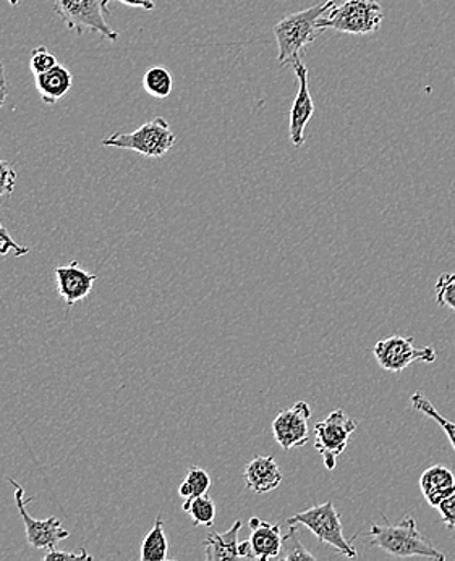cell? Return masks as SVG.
<instances>
[{"instance_id":"obj_16","label":"cell","mask_w":455,"mask_h":561,"mask_svg":"<svg viewBox=\"0 0 455 561\" xmlns=\"http://www.w3.org/2000/svg\"><path fill=\"white\" fill-rule=\"evenodd\" d=\"M71 84H73V77H71L69 68L60 66V64L44 73L36 75L37 93H39L41 101L47 105H54L57 101L62 100L69 93Z\"/></svg>"},{"instance_id":"obj_21","label":"cell","mask_w":455,"mask_h":561,"mask_svg":"<svg viewBox=\"0 0 455 561\" xmlns=\"http://www.w3.org/2000/svg\"><path fill=\"white\" fill-rule=\"evenodd\" d=\"M211 488V476L206 469L200 466H192L186 472L185 481L180 484L179 495L183 500L195 499V496L208 494Z\"/></svg>"},{"instance_id":"obj_4","label":"cell","mask_w":455,"mask_h":561,"mask_svg":"<svg viewBox=\"0 0 455 561\" xmlns=\"http://www.w3.org/2000/svg\"><path fill=\"white\" fill-rule=\"evenodd\" d=\"M177 138L166 118L156 117L132 133H112L103 139L107 148L128 149L148 159H162L172 148Z\"/></svg>"},{"instance_id":"obj_25","label":"cell","mask_w":455,"mask_h":561,"mask_svg":"<svg viewBox=\"0 0 455 561\" xmlns=\"http://www.w3.org/2000/svg\"><path fill=\"white\" fill-rule=\"evenodd\" d=\"M54 66H57L56 57L49 53L46 46H39L32 50L30 68H32L33 73H44V71L50 70Z\"/></svg>"},{"instance_id":"obj_6","label":"cell","mask_w":455,"mask_h":561,"mask_svg":"<svg viewBox=\"0 0 455 561\" xmlns=\"http://www.w3.org/2000/svg\"><path fill=\"white\" fill-rule=\"evenodd\" d=\"M54 12L78 36L91 32L112 43L118 39V33L105 22L104 15H109V12L104 9L103 0H54Z\"/></svg>"},{"instance_id":"obj_28","label":"cell","mask_w":455,"mask_h":561,"mask_svg":"<svg viewBox=\"0 0 455 561\" xmlns=\"http://www.w3.org/2000/svg\"><path fill=\"white\" fill-rule=\"evenodd\" d=\"M441 522L450 529H455V494L447 496L437 505Z\"/></svg>"},{"instance_id":"obj_29","label":"cell","mask_w":455,"mask_h":561,"mask_svg":"<svg viewBox=\"0 0 455 561\" xmlns=\"http://www.w3.org/2000/svg\"><path fill=\"white\" fill-rule=\"evenodd\" d=\"M46 561H59V560H93V556L87 552V549H81L80 553L71 552H59L57 549L47 550Z\"/></svg>"},{"instance_id":"obj_19","label":"cell","mask_w":455,"mask_h":561,"mask_svg":"<svg viewBox=\"0 0 455 561\" xmlns=\"http://www.w3.org/2000/svg\"><path fill=\"white\" fill-rule=\"evenodd\" d=\"M143 88L152 98L164 100V98L171 96L174 78H172L168 68L151 67L146 70L145 77H143Z\"/></svg>"},{"instance_id":"obj_30","label":"cell","mask_w":455,"mask_h":561,"mask_svg":"<svg viewBox=\"0 0 455 561\" xmlns=\"http://www.w3.org/2000/svg\"><path fill=\"white\" fill-rule=\"evenodd\" d=\"M7 96H9V87H7L5 70L3 64L0 62V108L5 104Z\"/></svg>"},{"instance_id":"obj_17","label":"cell","mask_w":455,"mask_h":561,"mask_svg":"<svg viewBox=\"0 0 455 561\" xmlns=\"http://www.w3.org/2000/svg\"><path fill=\"white\" fill-rule=\"evenodd\" d=\"M243 523L237 519L226 533H211L206 537L205 559L208 561L239 560V533Z\"/></svg>"},{"instance_id":"obj_11","label":"cell","mask_w":455,"mask_h":561,"mask_svg":"<svg viewBox=\"0 0 455 561\" xmlns=\"http://www.w3.org/2000/svg\"><path fill=\"white\" fill-rule=\"evenodd\" d=\"M292 68H294L295 77L298 80V91L291 108L288 135H291L292 145L295 148H302L305 145V130H307L308 122L315 115V102L311 98L310 88H308V70L304 60H298Z\"/></svg>"},{"instance_id":"obj_10","label":"cell","mask_w":455,"mask_h":561,"mask_svg":"<svg viewBox=\"0 0 455 561\" xmlns=\"http://www.w3.org/2000/svg\"><path fill=\"white\" fill-rule=\"evenodd\" d=\"M311 408L307 401H297L294 407L282 411L273 421V435L285 451L304 447L310 440L308 420Z\"/></svg>"},{"instance_id":"obj_7","label":"cell","mask_w":455,"mask_h":561,"mask_svg":"<svg viewBox=\"0 0 455 561\" xmlns=\"http://www.w3.org/2000/svg\"><path fill=\"white\" fill-rule=\"evenodd\" d=\"M359 421L349 416L344 410H335L321 423L315 424V448L325 461L329 471H334L338 458L344 454Z\"/></svg>"},{"instance_id":"obj_22","label":"cell","mask_w":455,"mask_h":561,"mask_svg":"<svg viewBox=\"0 0 455 561\" xmlns=\"http://www.w3.org/2000/svg\"><path fill=\"white\" fill-rule=\"evenodd\" d=\"M412 407L420 411V413H423L424 416L431 417L434 423L440 424L441 430L446 432L447 437H450L451 445H453L455 451V424L453 421L446 420L421 392L413 393Z\"/></svg>"},{"instance_id":"obj_20","label":"cell","mask_w":455,"mask_h":561,"mask_svg":"<svg viewBox=\"0 0 455 561\" xmlns=\"http://www.w3.org/2000/svg\"><path fill=\"white\" fill-rule=\"evenodd\" d=\"M183 512L189 513L193 519V526H213L216 519V503L208 494L183 500Z\"/></svg>"},{"instance_id":"obj_18","label":"cell","mask_w":455,"mask_h":561,"mask_svg":"<svg viewBox=\"0 0 455 561\" xmlns=\"http://www.w3.org/2000/svg\"><path fill=\"white\" fill-rule=\"evenodd\" d=\"M140 559L141 561H166L169 559V540L161 516L156 518L155 526L143 540Z\"/></svg>"},{"instance_id":"obj_9","label":"cell","mask_w":455,"mask_h":561,"mask_svg":"<svg viewBox=\"0 0 455 561\" xmlns=\"http://www.w3.org/2000/svg\"><path fill=\"white\" fill-rule=\"evenodd\" d=\"M413 336L393 335L376 342L373 348L376 363L387 373H402L403 369L416 362L434 363L436 362V350L431 346L417 348L413 345Z\"/></svg>"},{"instance_id":"obj_31","label":"cell","mask_w":455,"mask_h":561,"mask_svg":"<svg viewBox=\"0 0 455 561\" xmlns=\"http://www.w3.org/2000/svg\"><path fill=\"white\" fill-rule=\"evenodd\" d=\"M118 2L125 3L128 7H140V9L145 10H152L156 7L152 0H118Z\"/></svg>"},{"instance_id":"obj_2","label":"cell","mask_w":455,"mask_h":561,"mask_svg":"<svg viewBox=\"0 0 455 561\" xmlns=\"http://www.w3.org/2000/svg\"><path fill=\"white\" fill-rule=\"evenodd\" d=\"M366 537L373 547H378L383 552L397 559H412V557L430 560L446 559V556L420 533L416 518L410 515L403 516L396 525L382 526L372 523Z\"/></svg>"},{"instance_id":"obj_24","label":"cell","mask_w":455,"mask_h":561,"mask_svg":"<svg viewBox=\"0 0 455 561\" xmlns=\"http://www.w3.org/2000/svg\"><path fill=\"white\" fill-rule=\"evenodd\" d=\"M434 288H436L437 306L455 311V274L453 272L441 274Z\"/></svg>"},{"instance_id":"obj_23","label":"cell","mask_w":455,"mask_h":561,"mask_svg":"<svg viewBox=\"0 0 455 561\" xmlns=\"http://www.w3.org/2000/svg\"><path fill=\"white\" fill-rule=\"evenodd\" d=\"M280 560H315L314 553L305 549L304 543L298 539L297 525H288V534L284 536V543H282Z\"/></svg>"},{"instance_id":"obj_27","label":"cell","mask_w":455,"mask_h":561,"mask_svg":"<svg viewBox=\"0 0 455 561\" xmlns=\"http://www.w3.org/2000/svg\"><path fill=\"white\" fill-rule=\"evenodd\" d=\"M9 253H13L15 257L26 256V254L30 253V248L20 247V244L10 237L5 227L0 224V256H7Z\"/></svg>"},{"instance_id":"obj_1","label":"cell","mask_w":455,"mask_h":561,"mask_svg":"<svg viewBox=\"0 0 455 561\" xmlns=\"http://www.w3.org/2000/svg\"><path fill=\"white\" fill-rule=\"evenodd\" d=\"M335 5L334 0H326L319 5L284 16L273 28L277 43V62L281 67H292L302 60V53L319 36L318 22Z\"/></svg>"},{"instance_id":"obj_12","label":"cell","mask_w":455,"mask_h":561,"mask_svg":"<svg viewBox=\"0 0 455 561\" xmlns=\"http://www.w3.org/2000/svg\"><path fill=\"white\" fill-rule=\"evenodd\" d=\"M56 274L57 291L59 297L67 306H75L90 297L98 277L91 272L80 267L77 261H71L69 265H60L54 271Z\"/></svg>"},{"instance_id":"obj_5","label":"cell","mask_w":455,"mask_h":561,"mask_svg":"<svg viewBox=\"0 0 455 561\" xmlns=\"http://www.w3.org/2000/svg\"><path fill=\"white\" fill-rule=\"evenodd\" d=\"M287 525H302L314 533L319 542L328 543L345 559H356L359 553L353 549V540L345 539L341 516L335 510L334 503L326 502L322 505L311 506L305 512L288 518Z\"/></svg>"},{"instance_id":"obj_26","label":"cell","mask_w":455,"mask_h":561,"mask_svg":"<svg viewBox=\"0 0 455 561\" xmlns=\"http://www.w3.org/2000/svg\"><path fill=\"white\" fill-rule=\"evenodd\" d=\"M16 172L9 162L0 161V198H9L15 192Z\"/></svg>"},{"instance_id":"obj_33","label":"cell","mask_w":455,"mask_h":561,"mask_svg":"<svg viewBox=\"0 0 455 561\" xmlns=\"http://www.w3.org/2000/svg\"><path fill=\"white\" fill-rule=\"evenodd\" d=\"M10 5L16 7L19 5L20 0H9Z\"/></svg>"},{"instance_id":"obj_13","label":"cell","mask_w":455,"mask_h":561,"mask_svg":"<svg viewBox=\"0 0 455 561\" xmlns=\"http://www.w3.org/2000/svg\"><path fill=\"white\" fill-rule=\"evenodd\" d=\"M248 525L251 529L248 540L253 547L254 559L261 561L280 559L282 543H284L281 525H273L260 518H251Z\"/></svg>"},{"instance_id":"obj_8","label":"cell","mask_w":455,"mask_h":561,"mask_svg":"<svg viewBox=\"0 0 455 561\" xmlns=\"http://www.w3.org/2000/svg\"><path fill=\"white\" fill-rule=\"evenodd\" d=\"M7 481L15 489V503L19 506L20 516H22L23 525H25L26 540L30 546L36 550H53L59 546L62 540L69 539L70 533L62 526V522L56 516L47 519H35L29 513V505L33 499L26 496L25 489L15 481V479L7 478Z\"/></svg>"},{"instance_id":"obj_15","label":"cell","mask_w":455,"mask_h":561,"mask_svg":"<svg viewBox=\"0 0 455 561\" xmlns=\"http://www.w3.org/2000/svg\"><path fill=\"white\" fill-rule=\"evenodd\" d=\"M420 489L426 502L437 508L444 499L455 494L454 472L443 465L431 466L420 476Z\"/></svg>"},{"instance_id":"obj_3","label":"cell","mask_w":455,"mask_h":561,"mask_svg":"<svg viewBox=\"0 0 455 561\" xmlns=\"http://www.w3.org/2000/svg\"><path fill=\"white\" fill-rule=\"evenodd\" d=\"M385 20L383 7L376 0H345L334 5L318 22L319 30L366 36L378 32Z\"/></svg>"},{"instance_id":"obj_32","label":"cell","mask_w":455,"mask_h":561,"mask_svg":"<svg viewBox=\"0 0 455 561\" xmlns=\"http://www.w3.org/2000/svg\"><path fill=\"white\" fill-rule=\"evenodd\" d=\"M239 556L240 559H254L253 547H251L250 540L239 542Z\"/></svg>"},{"instance_id":"obj_14","label":"cell","mask_w":455,"mask_h":561,"mask_svg":"<svg viewBox=\"0 0 455 561\" xmlns=\"http://www.w3.org/2000/svg\"><path fill=\"white\" fill-rule=\"evenodd\" d=\"M248 491L254 494H268L280 488L282 472L273 457H254L243 471Z\"/></svg>"}]
</instances>
